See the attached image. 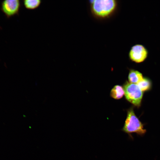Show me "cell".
<instances>
[{"label":"cell","mask_w":160,"mask_h":160,"mask_svg":"<svg viewBox=\"0 0 160 160\" xmlns=\"http://www.w3.org/2000/svg\"><path fill=\"white\" fill-rule=\"evenodd\" d=\"M144 124L135 115L133 109L130 108L127 111V117L121 131L127 134L129 138L133 139V133L140 136L144 135L146 132Z\"/></svg>","instance_id":"1"},{"label":"cell","mask_w":160,"mask_h":160,"mask_svg":"<svg viewBox=\"0 0 160 160\" xmlns=\"http://www.w3.org/2000/svg\"><path fill=\"white\" fill-rule=\"evenodd\" d=\"M91 8L92 14L100 18H105L114 12L117 6L114 0H95L91 1Z\"/></svg>","instance_id":"2"},{"label":"cell","mask_w":160,"mask_h":160,"mask_svg":"<svg viewBox=\"0 0 160 160\" xmlns=\"http://www.w3.org/2000/svg\"><path fill=\"white\" fill-rule=\"evenodd\" d=\"M123 88L127 100L135 106H140L143 93L138 85L127 81L124 85Z\"/></svg>","instance_id":"3"},{"label":"cell","mask_w":160,"mask_h":160,"mask_svg":"<svg viewBox=\"0 0 160 160\" xmlns=\"http://www.w3.org/2000/svg\"><path fill=\"white\" fill-rule=\"evenodd\" d=\"M148 51L143 45L136 44L132 46L129 53V56L132 61L137 63L144 61L148 57Z\"/></svg>","instance_id":"4"},{"label":"cell","mask_w":160,"mask_h":160,"mask_svg":"<svg viewBox=\"0 0 160 160\" xmlns=\"http://www.w3.org/2000/svg\"><path fill=\"white\" fill-rule=\"evenodd\" d=\"M20 3L19 0H6L2 2L1 10L8 17L16 14L19 12Z\"/></svg>","instance_id":"5"},{"label":"cell","mask_w":160,"mask_h":160,"mask_svg":"<svg viewBox=\"0 0 160 160\" xmlns=\"http://www.w3.org/2000/svg\"><path fill=\"white\" fill-rule=\"evenodd\" d=\"M143 79L141 73L138 71L131 70L128 75L129 82L135 84H137Z\"/></svg>","instance_id":"6"},{"label":"cell","mask_w":160,"mask_h":160,"mask_svg":"<svg viewBox=\"0 0 160 160\" xmlns=\"http://www.w3.org/2000/svg\"><path fill=\"white\" fill-rule=\"evenodd\" d=\"M123 87L119 85L115 86L111 89L110 95L113 98L115 99H119L124 95Z\"/></svg>","instance_id":"7"},{"label":"cell","mask_w":160,"mask_h":160,"mask_svg":"<svg viewBox=\"0 0 160 160\" xmlns=\"http://www.w3.org/2000/svg\"><path fill=\"white\" fill-rule=\"evenodd\" d=\"M41 2L40 0H24L23 3L27 9L33 10L38 8L41 4Z\"/></svg>","instance_id":"8"},{"label":"cell","mask_w":160,"mask_h":160,"mask_svg":"<svg viewBox=\"0 0 160 160\" xmlns=\"http://www.w3.org/2000/svg\"><path fill=\"white\" fill-rule=\"evenodd\" d=\"M137 84L142 91L149 90L151 87V81L146 78H143Z\"/></svg>","instance_id":"9"}]
</instances>
